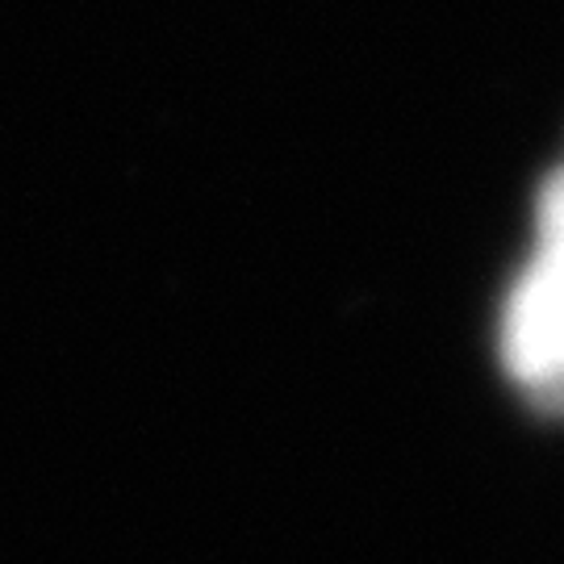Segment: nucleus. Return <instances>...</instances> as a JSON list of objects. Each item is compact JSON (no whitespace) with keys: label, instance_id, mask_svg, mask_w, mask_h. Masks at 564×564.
<instances>
[{"label":"nucleus","instance_id":"nucleus-1","mask_svg":"<svg viewBox=\"0 0 564 564\" xmlns=\"http://www.w3.org/2000/svg\"><path fill=\"white\" fill-rule=\"evenodd\" d=\"M502 351L527 398L564 414V167L540 188V242L506 305Z\"/></svg>","mask_w":564,"mask_h":564}]
</instances>
